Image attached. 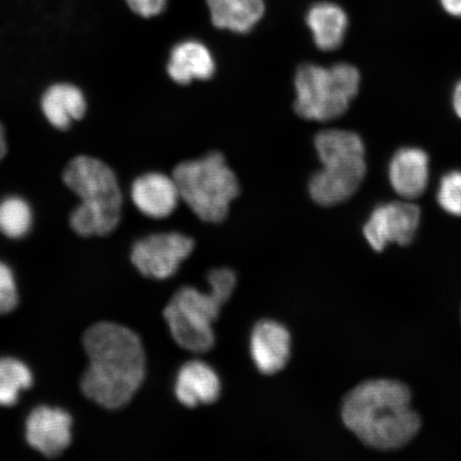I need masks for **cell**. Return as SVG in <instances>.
<instances>
[{
  "instance_id": "cell-3",
  "label": "cell",
  "mask_w": 461,
  "mask_h": 461,
  "mask_svg": "<svg viewBox=\"0 0 461 461\" xmlns=\"http://www.w3.org/2000/svg\"><path fill=\"white\" fill-rule=\"evenodd\" d=\"M321 163L309 183V193L317 204L333 206L353 197L366 175V147L356 132L326 130L315 137Z\"/></svg>"
},
{
  "instance_id": "cell-15",
  "label": "cell",
  "mask_w": 461,
  "mask_h": 461,
  "mask_svg": "<svg viewBox=\"0 0 461 461\" xmlns=\"http://www.w3.org/2000/svg\"><path fill=\"white\" fill-rule=\"evenodd\" d=\"M215 70V59L210 50L194 40H187L175 46L167 66L171 79L180 85L210 79Z\"/></svg>"
},
{
  "instance_id": "cell-26",
  "label": "cell",
  "mask_w": 461,
  "mask_h": 461,
  "mask_svg": "<svg viewBox=\"0 0 461 461\" xmlns=\"http://www.w3.org/2000/svg\"><path fill=\"white\" fill-rule=\"evenodd\" d=\"M7 154V140H5V132L2 123H0V160Z\"/></svg>"
},
{
  "instance_id": "cell-16",
  "label": "cell",
  "mask_w": 461,
  "mask_h": 461,
  "mask_svg": "<svg viewBox=\"0 0 461 461\" xmlns=\"http://www.w3.org/2000/svg\"><path fill=\"white\" fill-rule=\"evenodd\" d=\"M41 105L45 118L58 130L70 128L74 121L84 117L86 109L83 92L70 84L50 86L43 95Z\"/></svg>"
},
{
  "instance_id": "cell-20",
  "label": "cell",
  "mask_w": 461,
  "mask_h": 461,
  "mask_svg": "<svg viewBox=\"0 0 461 461\" xmlns=\"http://www.w3.org/2000/svg\"><path fill=\"white\" fill-rule=\"evenodd\" d=\"M32 221V211L24 199L13 195L0 202V232L7 238H25L31 232Z\"/></svg>"
},
{
  "instance_id": "cell-4",
  "label": "cell",
  "mask_w": 461,
  "mask_h": 461,
  "mask_svg": "<svg viewBox=\"0 0 461 461\" xmlns=\"http://www.w3.org/2000/svg\"><path fill=\"white\" fill-rule=\"evenodd\" d=\"M173 177L181 199L205 222L223 221L240 193L238 177L217 152L184 161L173 171Z\"/></svg>"
},
{
  "instance_id": "cell-25",
  "label": "cell",
  "mask_w": 461,
  "mask_h": 461,
  "mask_svg": "<svg viewBox=\"0 0 461 461\" xmlns=\"http://www.w3.org/2000/svg\"><path fill=\"white\" fill-rule=\"evenodd\" d=\"M453 107H454L455 113H456L458 117L461 119V80L456 85V86H455V89H454Z\"/></svg>"
},
{
  "instance_id": "cell-23",
  "label": "cell",
  "mask_w": 461,
  "mask_h": 461,
  "mask_svg": "<svg viewBox=\"0 0 461 461\" xmlns=\"http://www.w3.org/2000/svg\"><path fill=\"white\" fill-rule=\"evenodd\" d=\"M131 11L142 17H154L163 13L167 0H126Z\"/></svg>"
},
{
  "instance_id": "cell-18",
  "label": "cell",
  "mask_w": 461,
  "mask_h": 461,
  "mask_svg": "<svg viewBox=\"0 0 461 461\" xmlns=\"http://www.w3.org/2000/svg\"><path fill=\"white\" fill-rule=\"evenodd\" d=\"M212 24L238 33H247L262 19L263 0H207Z\"/></svg>"
},
{
  "instance_id": "cell-7",
  "label": "cell",
  "mask_w": 461,
  "mask_h": 461,
  "mask_svg": "<svg viewBox=\"0 0 461 461\" xmlns=\"http://www.w3.org/2000/svg\"><path fill=\"white\" fill-rule=\"evenodd\" d=\"M63 181L82 200L80 203L121 215L122 194L117 176L103 161L75 158L63 172Z\"/></svg>"
},
{
  "instance_id": "cell-9",
  "label": "cell",
  "mask_w": 461,
  "mask_h": 461,
  "mask_svg": "<svg viewBox=\"0 0 461 461\" xmlns=\"http://www.w3.org/2000/svg\"><path fill=\"white\" fill-rule=\"evenodd\" d=\"M420 212L408 201H394L379 205L368 217L363 234L375 251L382 252L390 244L412 243L420 226Z\"/></svg>"
},
{
  "instance_id": "cell-11",
  "label": "cell",
  "mask_w": 461,
  "mask_h": 461,
  "mask_svg": "<svg viewBox=\"0 0 461 461\" xmlns=\"http://www.w3.org/2000/svg\"><path fill=\"white\" fill-rule=\"evenodd\" d=\"M292 338L286 327L278 321L258 322L250 337V354L258 370L264 375L276 374L290 360Z\"/></svg>"
},
{
  "instance_id": "cell-24",
  "label": "cell",
  "mask_w": 461,
  "mask_h": 461,
  "mask_svg": "<svg viewBox=\"0 0 461 461\" xmlns=\"http://www.w3.org/2000/svg\"><path fill=\"white\" fill-rule=\"evenodd\" d=\"M440 3L449 15L461 17V0H440Z\"/></svg>"
},
{
  "instance_id": "cell-5",
  "label": "cell",
  "mask_w": 461,
  "mask_h": 461,
  "mask_svg": "<svg viewBox=\"0 0 461 461\" xmlns=\"http://www.w3.org/2000/svg\"><path fill=\"white\" fill-rule=\"evenodd\" d=\"M360 73L349 63L330 68L305 63L295 77V111L302 118L326 122L348 112L360 88Z\"/></svg>"
},
{
  "instance_id": "cell-12",
  "label": "cell",
  "mask_w": 461,
  "mask_h": 461,
  "mask_svg": "<svg viewBox=\"0 0 461 461\" xmlns=\"http://www.w3.org/2000/svg\"><path fill=\"white\" fill-rule=\"evenodd\" d=\"M181 199L175 177L163 173H147L132 184L131 200L143 215L161 219L176 209Z\"/></svg>"
},
{
  "instance_id": "cell-10",
  "label": "cell",
  "mask_w": 461,
  "mask_h": 461,
  "mask_svg": "<svg viewBox=\"0 0 461 461\" xmlns=\"http://www.w3.org/2000/svg\"><path fill=\"white\" fill-rule=\"evenodd\" d=\"M73 420L59 408L33 409L26 420L28 445L49 458L59 456L70 447Z\"/></svg>"
},
{
  "instance_id": "cell-14",
  "label": "cell",
  "mask_w": 461,
  "mask_h": 461,
  "mask_svg": "<svg viewBox=\"0 0 461 461\" xmlns=\"http://www.w3.org/2000/svg\"><path fill=\"white\" fill-rule=\"evenodd\" d=\"M175 393L177 401L185 407L210 405L221 394V378L207 363L189 361L176 375Z\"/></svg>"
},
{
  "instance_id": "cell-2",
  "label": "cell",
  "mask_w": 461,
  "mask_h": 461,
  "mask_svg": "<svg viewBox=\"0 0 461 461\" xmlns=\"http://www.w3.org/2000/svg\"><path fill=\"white\" fill-rule=\"evenodd\" d=\"M343 422L365 445L391 451L408 445L420 429L411 406V392L393 379L362 383L346 395Z\"/></svg>"
},
{
  "instance_id": "cell-17",
  "label": "cell",
  "mask_w": 461,
  "mask_h": 461,
  "mask_svg": "<svg viewBox=\"0 0 461 461\" xmlns=\"http://www.w3.org/2000/svg\"><path fill=\"white\" fill-rule=\"evenodd\" d=\"M307 23L317 48L324 51L339 49L348 27L344 10L331 3L314 5L308 13Z\"/></svg>"
},
{
  "instance_id": "cell-1",
  "label": "cell",
  "mask_w": 461,
  "mask_h": 461,
  "mask_svg": "<svg viewBox=\"0 0 461 461\" xmlns=\"http://www.w3.org/2000/svg\"><path fill=\"white\" fill-rule=\"evenodd\" d=\"M89 366L80 388L89 400L115 411L131 401L146 376V354L134 331L113 322H100L85 333Z\"/></svg>"
},
{
  "instance_id": "cell-13",
  "label": "cell",
  "mask_w": 461,
  "mask_h": 461,
  "mask_svg": "<svg viewBox=\"0 0 461 461\" xmlns=\"http://www.w3.org/2000/svg\"><path fill=\"white\" fill-rule=\"evenodd\" d=\"M389 181L394 192L405 200L420 197L429 181V158L423 149L402 148L392 158Z\"/></svg>"
},
{
  "instance_id": "cell-22",
  "label": "cell",
  "mask_w": 461,
  "mask_h": 461,
  "mask_svg": "<svg viewBox=\"0 0 461 461\" xmlns=\"http://www.w3.org/2000/svg\"><path fill=\"white\" fill-rule=\"evenodd\" d=\"M19 303V294L13 270L0 262V314L10 313Z\"/></svg>"
},
{
  "instance_id": "cell-19",
  "label": "cell",
  "mask_w": 461,
  "mask_h": 461,
  "mask_svg": "<svg viewBox=\"0 0 461 461\" xmlns=\"http://www.w3.org/2000/svg\"><path fill=\"white\" fill-rule=\"evenodd\" d=\"M32 373L24 362L0 358V406L15 405L23 391L32 387Z\"/></svg>"
},
{
  "instance_id": "cell-6",
  "label": "cell",
  "mask_w": 461,
  "mask_h": 461,
  "mask_svg": "<svg viewBox=\"0 0 461 461\" xmlns=\"http://www.w3.org/2000/svg\"><path fill=\"white\" fill-rule=\"evenodd\" d=\"M227 302L210 288L203 293L194 287L178 290L164 311L171 336L182 348L204 354L215 345V324Z\"/></svg>"
},
{
  "instance_id": "cell-21",
  "label": "cell",
  "mask_w": 461,
  "mask_h": 461,
  "mask_svg": "<svg viewBox=\"0 0 461 461\" xmlns=\"http://www.w3.org/2000/svg\"><path fill=\"white\" fill-rule=\"evenodd\" d=\"M438 203L449 215L461 217V171H451L441 178Z\"/></svg>"
},
{
  "instance_id": "cell-8",
  "label": "cell",
  "mask_w": 461,
  "mask_h": 461,
  "mask_svg": "<svg viewBox=\"0 0 461 461\" xmlns=\"http://www.w3.org/2000/svg\"><path fill=\"white\" fill-rule=\"evenodd\" d=\"M194 240L180 233L147 236L132 247L131 258L140 272L158 280L175 276L183 261L192 255Z\"/></svg>"
}]
</instances>
